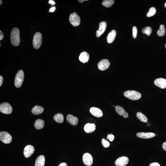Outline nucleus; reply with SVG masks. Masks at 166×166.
I'll use <instances>...</instances> for the list:
<instances>
[{"mask_svg": "<svg viewBox=\"0 0 166 166\" xmlns=\"http://www.w3.org/2000/svg\"><path fill=\"white\" fill-rule=\"evenodd\" d=\"M90 111L91 114L96 117L100 118L103 116L102 111L99 108L91 107L90 109Z\"/></svg>", "mask_w": 166, "mask_h": 166, "instance_id": "obj_14", "label": "nucleus"}, {"mask_svg": "<svg viewBox=\"0 0 166 166\" xmlns=\"http://www.w3.org/2000/svg\"><path fill=\"white\" fill-rule=\"evenodd\" d=\"M115 109H116V112L120 116H123V117L124 118H127L128 117V113L125 111V110L122 107L117 106L115 107Z\"/></svg>", "mask_w": 166, "mask_h": 166, "instance_id": "obj_17", "label": "nucleus"}, {"mask_svg": "<svg viewBox=\"0 0 166 166\" xmlns=\"http://www.w3.org/2000/svg\"><path fill=\"white\" fill-rule=\"evenodd\" d=\"M79 59L81 62L83 63H85L88 61L89 59V54L86 52H83L79 55Z\"/></svg>", "mask_w": 166, "mask_h": 166, "instance_id": "obj_19", "label": "nucleus"}, {"mask_svg": "<svg viewBox=\"0 0 166 166\" xmlns=\"http://www.w3.org/2000/svg\"><path fill=\"white\" fill-rule=\"evenodd\" d=\"M101 143L103 146L105 148H107L110 146V144L109 142L105 139L104 138L102 139V140H101Z\"/></svg>", "mask_w": 166, "mask_h": 166, "instance_id": "obj_30", "label": "nucleus"}, {"mask_svg": "<svg viewBox=\"0 0 166 166\" xmlns=\"http://www.w3.org/2000/svg\"><path fill=\"white\" fill-rule=\"evenodd\" d=\"M128 157L122 156L119 157L115 162V165L116 166H126L129 162Z\"/></svg>", "mask_w": 166, "mask_h": 166, "instance_id": "obj_11", "label": "nucleus"}, {"mask_svg": "<svg viewBox=\"0 0 166 166\" xmlns=\"http://www.w3.org/2000/svg\"><path fill=\"white\" fill-rule=\"evenodd\" d=\"M56 9V8L55 7H53L52 8H50V9L49 10L50 12H54V11H55Z\"/></svg>", "mask_w": 166, "mask_h": 166, "instance_id": "obj_37", "label": "nucleus"}, {"mask_svg": "<svg viewBox=\"0 0 166 166\" xmlns=\"http://www.w3.org/2000/svg\"><path fill=\"white\" fill-rule=\"evenodd\" d=\"M165 47L166 48V44H165Z\"/></svg>", "mask_w": 166, "mask_h": 166, "instance_id": "obj_44", "label": "nucleus"}, {"mask_svg": "<svg viewBox=\"0 0 166 166\" xmlns=\"http://www.w3.org/2000/svg\"><path fill=\"white\" fill-rule=\"evenodd\" d=\"M45 158L44 156L41 155L37 157L35 162V166H44Z\"/></svg>", "mask_w": 166, "mask_h": 166, "instance_id": "obj_21", "label": "nucleus"}, {"mask_svg": "<svg viewBox=\"0 0 166 166\" xmlns=\"http://www.w3.org/2000/svg\"><path fill=\"white\" fill-rule=\"evenodd\" d=\"M58 166H67V163H65V162H63V163H61Z\"/></svg>", "mask_w": 166, "mask_h": 166, "instance_id": "obj_39", "label": "nucleus"}, {"mask_svg": "<svg viewBox=\"0 0 166 166\" xmlns=\"http://www.w3.org/2000/svg\"><path fill=\"white\" fill-rule=\"evenodd\" d=\"M44 111L43 108L41 106L38 105L35 106L31 110V112L35 115H39L41 114Z\"/></svg>", "mask_w": 166, "mask_h": 166, "instance_id": "obj_22", "label": "nucleus"}, {"mask_svg": "<svg viewBox=\"0 0 166 166\" xmlns=\"http://www.w3.org/2000/svg\"><path fill=\"white\" fill-rule=\"evenodd\" d=\"M114 3V0H105L102 2V5L106 8H109L112 6Z\"/></svg>", "mask_w": 166, "mask_h": 166, "instance_id": "obj_27", "label": "nucleus"}, {"mask_svg": "<svg viewBox=\"0 0 166 166\" xmlns=\"http://www.w3.org/2000/svg\"><path fill=\"white\" fill-rule=\"evenodd\" d=\"M149 166H160V165L157 162H154L150 164Z\"/></svg>", "mask_w": 166, "mask_h": 166, "instance_id": "obj_33", "label": "nucleus"}, {"mask_svg": "<svg viewBox=\"0 0 166 166\" xmlns=\"http://www.w3.org/2000/svg\"><path fill=\"white\" fill-rule=\"evenodd\" d=\"M0 46H1V43H0Z\"/></svg>", "mask_w": 166, "mask_h": 166, "instance_id": "obj_45", "label": "nucleus"}, {"mask_svg": "<svg viewBox=\"0 0 166 166\" xmlns=\"http://www.w3.org/2000/svg\"><path fill=\"white\" fill-rule=\"evenodd\" d=\"M2 3H3L2 1H1H1H0V5H1L2 4Z\"/></svg>", "mask_w": 166, "mask_h": 166, "instance_id": "obj_41", "label": "nucleus"}, {"mask_svg": "<svg viewBox=\"0 0 166 166\" xmlns=\"http://www.w3.org/2000/svg\"><path fill=\"white\" fill-rule=\"evenodd\" d=\"M49 4H51L52 5H54L55 4V3L54 1H52V0H50L49 1Z\"/></svg>", "mask_w": 166, "mask_h": 166, "instance_id": "obj_38", "label": "nucleus"}, {"mask_svg": "<svg viewBox=\"0 0 166 166\" xmlns=\"http://www.w3.org/2000/svg\"><path fill=\"white\" fill-rule=\"evenodd\" d=\"M164 6H165V8H166V3H165L164 4Z\"/></svg>", "mask_w": 166, "mask_h": 166, "instance_id": "obj_42", "label": "nucleus"}, {"mask_svg": "<svg viewBox=\"0 0 166 166\" xmlns=\"http://www.w3.org/2000/svg\"><path fill=\"white\" fill-rule=\"evenodd\" d=\"M99 30H97L96 33V36L99 37L105 31L107 27V23L105 21L101 22L99 24Z\"/></svg>", "mask_w": 166, "mask_h": 166, "instance_id": "obj_12", "label": "nucleus"}, {"mask_svg": "<svg viewBox=\"0 0 166 166\" xmlns=\"http://www.w3.org/2000/svg\"><path fill=\"white\" fill-rule=\"evenodd\" d=\"M152 29L150 27H146L143 28L142 30V33L145 34L148 36H149L151 34Z\"/></svg>", "mask_w": 166, "mask_h": 166, "instance_id": "obj_28", "label": "nucleus"}, {"mask_svg": "<svg viewBox=\"0 0 166 166\" xmlns=\"http://www.w3.org/2000/svg\"><path fill=\"white\" fill-rule=\"evenodd\" d=\"M3 37H4V34L1 30H0V40H2L3 38Z\"/></svg>", "mask_w": 166, "mask_h": 166, "instance_id": "obj_34", "label": "nucleus"}, {"mask_svg": "<svg viewBox=\"0 0 166 166\" xmlns=\"http://www.w3.org/2000/svg\"><path fill=\"white\" fill-rule=\"evenodd\" d=\"M125 97L132 100H137L141 97V94L139 92L135 91H128L124 93Z\"/></svg>", "mask_w": 166, "mask_h": 166, "instance_id": "obj_2", "label": "nucleus"}, {"mask_svg": "<svg viewBox=\"0 0 166 166\" xmlns=\"http://www.w3.org/2000/svg\"><path fill=\"white\" fill-rule=\"evenodd\" d=\"M162 147L163 149L166 151V142H164L162 144Z\"/></svg>", "mask_w": 166, "mask_h": 166, "instance_id": "obj_35", "label": "nucleus"}, {"mask_svg": "<svg viewBox=\"0 0 166 166\" xmlns=\"http://www.w3.org/2000/svg\"><path fill=\"white\" fill-rule=\"evenodd\" d=\"M155 136L153 133L139 132L137 134V136L139 138L143 139H149L153 138Z\"/></svg>", "mask_w": 166, "mask_h": 166, "instance_id": "obj_15", "label": "nucleus"}, {"mask_svg": "<svg viewBox=\"0 0 166 166\" xmlns=\"http://www.w3.org/2000/svg\"><path fill=\"white\" fill-rule=\"evenodd\" d=\"M136 117L140 121L143 123H146L148 121V119L146 116L141 112H137L136 113Z\"/></svg>", "mask_w": 166, "mask_h": 166, "instance_id": "obj_25", "label": "nucleus"}, {"mask_svg": "<svg viewBox=\"0 0 166 166\" xmlns=\"http://www.w3.org/2000/svg\"><path fill=\"white\" fill-rule=\"evenodd\" d=\"M69 21L73 26L77 27L80 24L81 20L80 17L74 13L71 14L69 16Z\"/></svg>", "mask_w": 166, "mask_h": 166, "instance_id": "obj_6", "label": "nucleus"}, {"mask_svg": "<svg viewBox=\"0 0 166 166\" xmlns=\"http://www.w3.org/2000/svg\"><path fill=\"white\" fill-rule=\"evenodd\" d=\"M110 63L109 61L107 59L101 60L98 64V67L100 70L103 71L107 69L109 67Z\"/></svg>", "mask_w": 166, "mask_h": 166, "instance_id": "obj_9", "label": "nucleus"}, {"mask_svg": "<svg viewBox=\"0 0 166 166\" xmlns=\"http://www.w3.org/2000/svg\"><path fill=\"white\" fill-rule=\"evenodd\" d=\"M154 84L160 88L165 89L166 88V79L162 78L157 79L154 81Z\"/></svg>", "mask_w": 166, "mask_h": 166, "instance_id": "obj_13", "label": "nucleus"}, {"mask_svg": "<svg viewBox=\"0 0 166 166\" xmlns=\"http://www.w3.org/2000/svg\"><path fill=\"white\" fill-rule=\"evenodd\" d=\"M156 13V9L154 7L150 8L149 10V11L147 13V16L148 17L153 16L155 15Z\"/></svg>", "mask_w": 166, "mask_h": 166, "instance_id": "obj_29", "label": "nucleus"}, {"mask_svg": "<svg viewBox=\"0 0 166 166\" xmlns=\"http://www.w3.org/2000/svg\"><path fill=\"white\" fill-rule=\"evenodd\" d=\"M3 81V78L1 75L0 76V86L2 85Z\"/></svg>", "mask_w": 166, "mask_h": 166, "instance_id": "obj_36", "label": "nucleus"}, {"mask_svg": "<svg viewBox=\"0 0 166 166\" xmlns=\"http://www.w3.org/2000/svg\"><path fill=\"white\" fill-rule=\"evenodd\" d=\"M24 79V73L23 71L20 70L18 71L15 77L14 84L16 88H19L22 84Z\"/></svg>", "mask_w": 166, "mask_h": 166, "instance_id": "obj_3", "label": "nucleus"}, {"mask_svg": "<svg viewBox=\"0 0 166 166\" xmlns=\"http://www.w3.org/2000/svg\"><path fill=\"white\" fill-rule=\"evenodd\" d=\"M42 43V36L40 32L35 33L33 37V45L34 48L38 49L39 48Z\"/></svg>", "mask_w": 166, "mask_h": 166, "instance_id": "obj_4", "label": "nucleus"}, {"mask_svg": "<svg viewBox=\"0 0 166 166\" xmlns=\"http://www.w3.org/2000/svg\"><path fill=\"white\" fill-rule=\"evenodd\" d=\"M44 122L43 120L40 119H37L35 123V128L37 130L43 129L44 126Z\"/></svg>", "mask_w": 166, "mask_h": 166, "instance_id": "obj_23", "label": "nucleus"}, {"mask_svg": "<svg viewBox=\"0 0 166 166\" xmlns=\"http://www.w3.org/2000/svg\"><path fill=\"white\" fill-rule=\"evenodd\" d=\"M35 148L33 145H28L25 147L24 150L23 154L26 158H29L34 153Z\"/></svg>", "mask_w": 166, "mask_h": 166, "instance_id": "obj_8", "label": "nucleus"}, {"mask_svg": "<svg viewBox=\"0 0 166 166\" xmlns=\"http://www.w3.org/2000/svg\"><path fill=\"white\" fill-rule=\"evenodd\" d=\"M107 139L110 141H113L114 139V136L110 134L108 135L107 136Z\"/></svg>", "mask_w": 166, "mask_h": 166, "instance_id": "obj_32", "label": "nucleus"}, {"mask_svg": "<svg viewBox=\"0 0 166 166\" xmlns=\"http://www.w3.org/2000/svg\"><path fill=\"white\" fill-rule=\"evenodd\" d=\"M74 14H77V13L76 12H74Z\"/></svg>", "mask_w": 166, "mask_h": 166, "instance_id": "obj_43", "label": "nucleus"}, {"mask_svg": "<svg viewBox=\"0 0 166 166\" xmlns=\"http://www.w3.org/2000/svg\"><path fill=\"white\" fill-rule=\"evenodd\" d=\"M116 32L115 30H113L110 32L107 37V43H112L116 38Z\"/></svg>", "mask_w": 166, "mask_h": 166, "instance_id": "obj_20", "label": "nucleus"}, {"mask_svg": "<svg viewBox=\"0 0 166 166\" xmlns=\"http://www.w3.org/2000/svg\"><path fill=\"white\" fill-rule=\"evenodd\" d=\"M87 1V0H86H86H79L78 1L79 3H82L84 2V1Z\"/></svg>", "mask_w": 166, "mask_h": 166, "instance_id": "obj_40", "label": "nucleus"}, {"mask_svg": "<svg viewBox=\"0 0 166 166\" xmlns=\"http://www.w3.org/2000/svg\"><path fill=\"white\" fill-rule=\"evenodd\" d=\"M133 36L134 39L136 38L137 35V29L136 27H133L132 29Z\"/></svg>", "mask_w": 166, "mask_h": 166, "instance_id": "obj_31", "label": "nucleus"}, {"mask_svg": "<svg viewBox=\"0 0 166 166\" xmlns=\"http://www.w3.org/2000/svg\"><path fill=\"white\" fill-rule=\"evenodd\" d=\"M85 131L87 133H91L94 132L96 129V126L94 123H87L84 128Z\"/></svg>", "mask_w": 166, "mask_h": 166, "instance_id": "obj_16", "label": "nucleus"}, {"mask_svg": "<svg viewBox=\"0 0 166 166\" xmlns=\"http://www.w3.org/2000/svg\"><path fill=\"white\" fill-rule=\"evenodd\" d=\"M54 119L56 122L61 123L64 121V117L61 113H58L54 116Z\"/></svg>", "mask_w": 166, "mask_h": 166, "instance_id": "obj_24", "label": "nucleus"}, {"mask_svg": "<svg viewBox=\"0 0 166 166\" xmlns=\"http://www.w3.org/2000/svg\"><path fill=\"white\" fill-rule=\"evenodd\" d=\"M82 160L85 165L91 166L93 163V159L92 156L88 153H86L83 156Z\"/></svg>", "mask_w": 166, "mask_h": 166, "instance_id": "obj_10", "label": "nucleus"}, {"mask_svg": "<svg viewBox=\"0 0 166 166\" xmlns=\"http://www.w3.org/2000/svg\"><path fill=\"white\" fill-rule=\"evenodd\" d=\"M0 140L3 143L9 144L12 141V137L9 133L7 132H0Z\"/></svg>", "mask_w": 166, "mask_h": 166, "instance_id": "obj_7", "label": "nucleus"}, {"mask_svg": "<svg viewBox=\"0 0 166 166\" xmlns=\"http://www.w3.org/2000/svg\"><path fill=\"white\" fill-rule=\"evenodd\" d=\"M10 40L12 44L15 46H18L20 45V31L18 28H15L12 30Z\"/></svg>", "mask_w": 166, "mask_h": 166, "instance_id": "obj_1", "label": "nucleus"}, {"mask_svg": "<svg viewBox=\"0 0 166 166\" xmlns=\"http://www.w3.org/2000/svg\"><path fill=\"white\" fill-rule=\"evenodd\" d=\"M165 33V27L163 24L160 25L159 28L157 30V34L159 36L161 37L164 36Z\"/></svg>", "mask_w": 166, "mask_h": 166, "instance_id": "obj_26", "label": "nucleus"}, {"mask_svg": "<svg viewBox=\"0 0 166 166\" xmlns=\"http://www.w3.org/2000/svg\"><path fill=\"white\" fill-rule=\"evenodd\" d=\"M0 111L4 114H11L12 111V108L9 103H3L0 104Z\"/></svg>", "mask_w": 166, "mask_h": 166, "instance_id": "obj_5", "label": "nucleus"}, {"mask_svg": "<svg viewBox=\"0 0 166 166\" xmlns=\"http://www.w3.org/2000/svg\"><path fill=\"white\" fill-rule=\"evenodd\" d=\"M67 121L71 125L76 126L78 123V118L72 114L68 115L67 117Z\"/></svg>", "mask_w": 166, "mask_h": 166, "instance_id": "obj_18", "label": "nucleus"}]
</instances>
